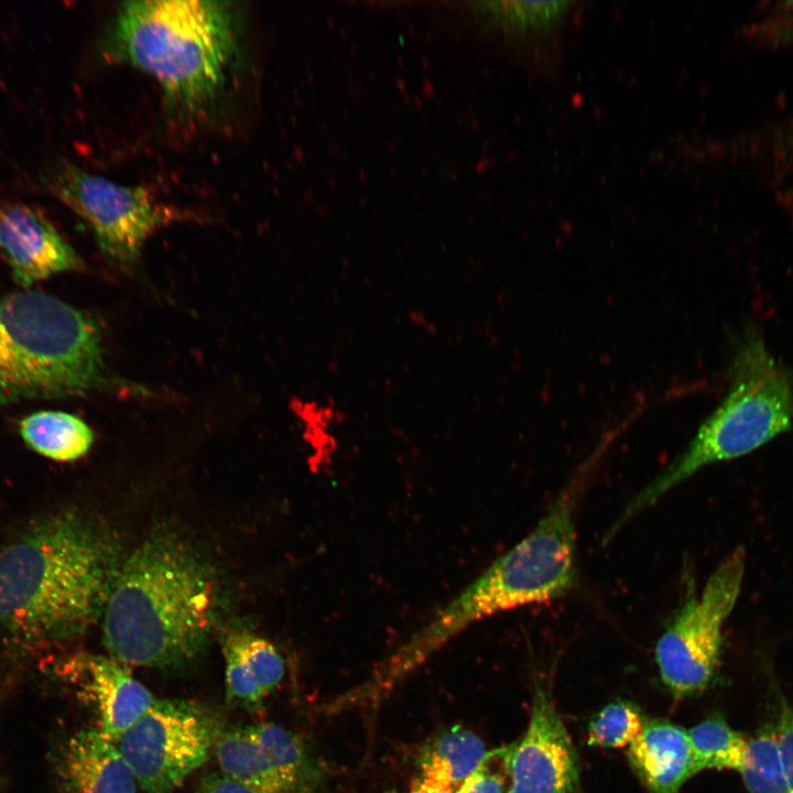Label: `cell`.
<instances>
[{
	"instance_id": "obj_27",
	"label": "cell",
	"mask_w": 793,
	"mask_h": 793,
	"mask_svg": "<svg viewBox=\"0 0 793 793\" xmlns=\"http://www.w3.org/2000/svg\"><path fill=\"white\" fill-rule=\"evenodd\" d=\"M498 752L499 749L495 750L493 754L463 783L457 793H504L502 778L489 768L490 761Z\"/></svg>"
},
{
	"instance_id": "obj_19",
	"label": "cell",
	"mask_w": 793,
	"mask_h": 793,
	"mask_svg": "<svg viewBox=\"0 0 793 793\" xmlns=\"http://www.w3.org/2000/svg\"><path fill=\"white\" fill-rule=\"evenodd\" d=\"M472 731L455 726L441 732L422 751L419 768L443 775L457 790L493 754Z\"/></svg>"
},
{
	"instance_id": "obj_17",
	"label": "cell",
	"mask_w": 793,
	"mask_h": 793,
	"mask_svg": "<svg viewBox=\"0 0 793 793\" xmlns=\"http://www.w3.org/2000/svg\"><path fill=\"white\" fill-rule=\"evenodd\" d=\"M247 727L290 786L297 793H319L326 771L301 737L274 723Z\"/></svg>"
},
{
	"instance_id": "obj_2",
	"label": "cell",
	"mask_w": 793,
	"mask_h": 793,
	"mask_svg": "<svg viewBox=\"0 0 793 793\" xmlns=\"http://www.w3.org/2000/svg\"><path fill=\"white\" fill-rule=\"evenodd\" d=\"M96 525L59 514L0 551V627L19 643L74 639L104 611L120 566Z\"/></svg>"
},
{
	"instance_id": "obj_30",
	"label": "cell",
	"mask_w": 793,
	"mask_h": 793,
	"mask_svg": "<svg viewBox=\"0 0 793 793\" xmlns=\"http://www.w3.org/2000/svg\"><path fill=\"white\" fill-rule=\"evenodd\" d=\"M419 775L414 779L409 793H457L454 787L443 775L420 768Z\"/></svg>"
},
{
	"instance_id": "obj_23",
	"label": "cell",
	"mask_w": 793,
	"mask_h": 793,
	"mask_svg": "<svg viewBox=\"0 0 793 793\" xmlns=\"http://www.w3.org/2000/svg\"><path fill=\"white\" fill-rule=\"evenodd\" d=\"M748 793H789L775 727H765L747 741L738 770Z\"/></svg>"
},
{
	"instance_id": "obj_24",
	"label": "cell",
	"mask_w": 793,
	"mask_h": 793,
	"mask_svg": "<svg viewBox=\"0 0 793 793\" xmlns=\"http://www.w3.org/2000/svg\"><path fill=\"white\" fill-rule=\"evenodd\" d=\"M647 719L632 703L618 700L605 706L590 721L587 741L601 748L629 747Z\"/></svg>"
},
{
	"instance_id": "obj_18",
	"label": "cell",
	"mask_w": 793,
	"mask_h": 793,
	"mask_svg": "<svg viewBox=\"0 0 793 793\" xmlns=\"http://www.w3.org/2000/svg\"><path fill=\"white\" fill-rule=\"evenodd\" d=\"M20 434L30 448L57 461L83 457L94 441L83 420L62 411H40L25 416L20 422Z\"/></svg>"
},
{
	"instance_id": "obj_22",
	"label": "cell",
	"mask_w": 793,
	"mask_h": 793,
	"mask_svg": "<svg viewBox=\"0 0 793 793\" xmlns=\"http://www.w3.org/2000/svg\"><path fill=\"white\" fill-rule=\"evenodd\" d=\"M686 732L697 772L705 769L738 770L747 740L721 716H710Z\"/></svg>"
},
{
	"instance_id": "obj_16",
	"label": "cell",
	"mask_w": 793,
	"mask_h": 793,
	"mask_svg": "<svg viewBox=\"0 0 793 793\" xmlns=\"http://www.w3.org/2000/svg\"><path fill=\"white\" fill-rule=\"evenodd\" d=\"M220 773L262 793H297L275 770L248 727L220 731L214 749Z\"/></svg>"
},
{
	"instance_id": "obj_11",
	"label": "cell",
	"mask_w": 793,
	"mask_h": 793,
	"mask_svg": "<svg viewBox=\"0 0 793 793\" xmlns=\"http://www.w3.org/2000/svg\"><path fill=\"white\" fill-rule=\"evenodd\" d=\"M0 253L25 289L80 268L77 253L53 224L24 204L0 200Z\"/></svg>"
},
{
	"instance_id": "obj_21",
	"label": "cell",
	"mask_w": 793,
	"mask_h": 793,
	"mask_svg": "<svg viewBox=\"0 0 793 793\" xmlns=\"http://www.w3.org/2000/svg\"><path fill=\"white\" fill-rule=\"evenodd\" d=\"M289 405L309 448V463L317 469L327 466L337 450L341 411L333 400L308 397H294Z\"/></svg>"
},
{
	"instance_id": "obj_14",
	"label": "cell",
	"mask_w": 793,
	"mask_h": 793,
	"mask_svg": "<svg viewBox=\"0 0 793 793\" xmlns=\"http://www.w3.org/2000/svg\"><path fill=\"white\" fill-rule=\"evenodd\" d=\"M226 700L230 707L257 708L282 682L285 667L278 649L246 629L222 641Z\"/></svg>"
},
{
	"instance_id": "obj_3",
	"label": "cell",
	"mask_w": 793,
	"mask_h": 793,
	"mask_svg": "<svg viewBox=\"0 0 793 793\" xmlns=\"http://www.w3.org/2000/svg\"><path fill=\"white\" fill-rule=\"evenodd\" d=\"M101 47L109 61L153 78L177 115L203 118L222 99L237 69L238 9L228 1L123 2Z\"/></svg>"
},
{
	"instance_id": "obj_9",
	"label": "cell",
	"mask_w": 793,
	"mask_h": 793,
	"mask_svg": "<svg viewBox=\"0 0 793 793\" xmlns=\"http://www.w3.org/2000/svg\"><path fill=\"white\" fill-rule=\"evenodd\" d=\"M216 723L200 706L155 699L116 741L141 793H171L214 753Z\"/></svg>"
},
{
	"instance_id": "obj_7",
	"label": "cell",
	"mask_w": 793,
	"mask_h": 793,
	"mask_svg": "<svg viewBox=\"0 0 793 793\" xmlns=\"http://www.w3.org/2000/svg\"><path fill=\"white\" fill-rule=\"evenodd\" d=\"M745 569L746 554L738 547L723 558L698 594L684 600L659 638L655 662L675 696L693 695L714 681L724 627L739 598Z\"/></svg>"
},
{
	"instance_id": "obj_1",
	"label": "cell",
	"mask_w": 793,
	"mask_h": 793,
	"mask_svg": "<svg viewBox=\"0 0 793 793\" xmlns=\"http://www.w3.org/2000/svg\"><path fill=\"white\" fill-rule=\"evenodd\" d=\"M213 566L174 531H153L126 557L104 609V642L113 659L171 669L198 658L220 609Z\"/></svg>"
},
{
	"instance_id": "obj_13",
	"label": "cell",
	"mask_w": 793,
	"mask_h": 793,
	"mask_svg": "<svg viewBox=\"0 0 793 793\" xmlns=\"http://www.w3.org/2000/svg\"><path fill=\"white\" fill-rule=\"evenodd\" d=\"M54 793H141L116 742L96 727L69 736L54 761Z\"/></svg>"
},
{
	"instance_id": "obj_5",
	"label": "cell",
	"mask_w": 793,
	"mask_h": 793,
	"mask_svg": "<svg viewBox=\"0 0 793 793\" xmlns=\"http://www.w3.org/2000/svg\"><path fill=\"white\" fill-rule=\"evenodd\" d=\"M731 370L730 388L721 403L687 447L628 501L607 529L605 542L609 543L632 518L700 469L745 456L791 427V376L757 332H749L741 340Z\"/></svg>"
},
{
	"instance_id": "obj_31",
	"label": "cell",
	"mask_w": 793,
	"mask_h": 793,
	"mask_svg": "<svg viewBox=\"0 0 793 793\" xmlns=\"http://www.w3.org/2000/svg\"><path fill=\"white\" fill-rule=\"evenodd\" d=\"M380 793H397V792L395 791H384V792H380Z\"/></svg>"
},
{
	"instance_id": "obj_26",
	"label": "cell",
	"mask_w": 793,
	"mask_h": 793,
	"mask_svg": "<svg viewBox=\"0 0 793 793\" xmlns=\"http://www.w3.org/2000/svg\"><path fill=\"white\" fill-rule=\"evenodd\" d=\"M774 727L787 781L789 793H793V710L790 708H783Z\"/></svg>"
},
{
	"instance_id": "obj_28",
	"label": "cell",
	"mask_w": 793,
	"mask_h": 793,
	"mask_svg": "<svg viewBox=\"0 0 793 793\" xmlns=\"http://www.w3.org/2000/svg\"><path fill=\"white\" fill-rule=\"evenodd\" d=\"M771 148L774 169L779 167L784 171L786 180L793 187V122L774 133Z\"/></svg>"
},
{
	"instance_id": "obj_4",
	"label": "cell",
	"mask_w": 793,
	"mask_h": 793,
	"mask_svg": "<svg viewBox=\"0 0 793 793\" xmlns=\"http://www.w3.org/2000/svg\"><path fill=\"white\" fill-rule=\"evenodd\" d=\"M563 487L533 530L439 609L392 653L410 673L468 626L528 605L567 595L577 577L576 511L599 456Z\"/></svg>"
},
{
	"instance_id": "obj_6",
	"label": "cell",
	"mask_w": 793,
	"mask_h": 793,
	"mask_svg": "<svg viewBox=\"0 0 793 793\" xmlns=\"http://www.w3.org/2000/svg\"><path fill=\"white\" fill-rule=\"evenodd\" d=\"M96 322L37 291L0 295V402L86 394L113 384Z\"/></svg>"
},
{
	"instance_id": "obj_8",
	"label": "cell",
	"mask_w": 793,
	"mask_h": 793,
	"mask_svg": "<svg viewBox=\"0 0 793 793\" xmlns=\"http://www.w3.org/2000/svg\"><path fill=\"white\" fill-rule=\"evenodd\" d=\"M48 191L93 231L115 263L132 265L159 228L183 218L141 186H126L72 163L57 164L46 176Z\"/></svg>"
},
{
	"instance_id": "obj_10",
	"label": "cell",
	"mask_w": 793,
	"mask_h": 793,
	"mask_svg": "<svg viewBox=\"0 0 793 793\" xmlns=\"http://www.w3.org/2000/svg\"><path fill=\"white\" fill-rule=\"evenodd\" d=\"M506 793H576L579 763L551 694L536 682L530 720L520 741L503 748Z\"/></svg>"
},
{
	"instance_id": "obj_25",
	"label": "cell",
	"mask_w": 793,
	"mask_h": 793,
	"mask_svg": "<svg viewBox=\"0 0 793 793\" xmlns=\"http://www.w3.org/2000/svg\"><path fill=\"white\" fill-rule=\"evenodd\" d=\"M749 42L764 47L793 46V1H781L757 17L747 32Z\"/></svg>"
},
{
	"instance_id": "obj_20",
	"label": "cell",
	"mask_w": 793,
	"mask_h": 793,
	"mask_svg": "<svg viewBox=\"0 0 793 793\" xmlns=\"http://www.w3.org/2000/svg\"><path fill=\"white\" fill-rule=\"evenodd\" d=\"M573 3L565 0L490 2L487 10L503 31L540 42L561 28Z\"/></svg>"
},
{
	"instance_id": "obj_29",
	"label": "cell",
	"mask_w": 793,
	"mask_h": 793,
	"mask_svg": "<svg viewBox=\"0 0 793 793\" xmlns=\"http://www.w3.org/2000/svg\"><path fill=\"white\" fill-rule=\"evenodd\" d=\"M197 793H262L238 781H235L220 772H213L206 775Z\"/></svg>"
},
{
	"instance_id": "obj_15",
	"label": "cell",
	"mask_w": 793,
	"mask_h": 793,
	"mask_svg": "<svg viewBox=\"0 0 793 793\" xmlns=\"http://www.w3.org/2000/svg\"><path fill=\"white\" fill-rule=\"evenodd\" d=\"M627 756L649 793H678L697 773L686 730L662 719L645 721Z\"/></svg>"
},
{
	"instance_id": "obj_12",
	"label": "cell",
	"mask_w": 793,
	"mask_h": 793,
	"mask_svg": "<svg viewBox=\"0 0 793 793\" xmlns=\"http://www.w3.org/2000/svg\"><path fill=\"white\" fill-rule=\"evenodd\" d=\"M67 676L97 717V729L116 742L153 704L152 693L129 665L108 655H84L67 666Z\"/></svg>"
}]
</instances>
